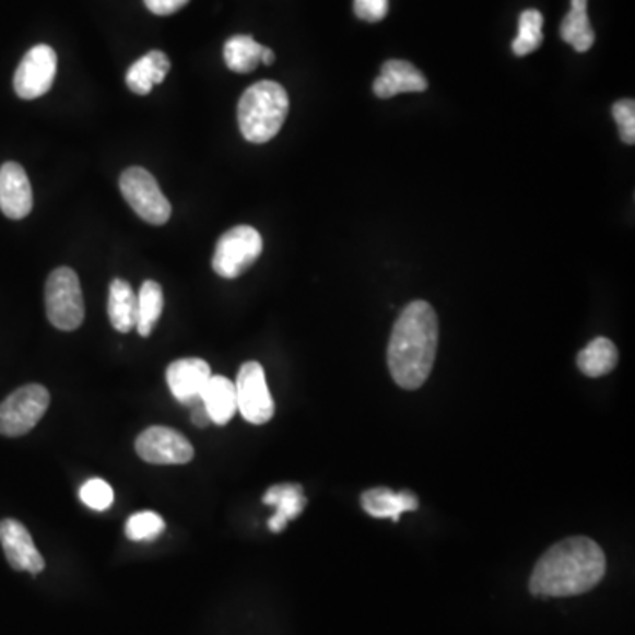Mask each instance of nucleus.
I'll list each match as a JSON object with an SVG mask.
<instances>
[{"label":"nucleus","mask_w":635,"mask_h":635,"mask_svg":"<svg viewBox=\"0 0 635 635\" xmlns=\"http://www.w3.org/2000/svg\"><path fill=\"white\" fill-rule=\"evenodd\" d=\"M169 59L166 54L160 50H152L138 59L126 74V83L129 91L134 92L137 96H146L151 94L152 89L165 82L166 74L169 73Z\"/></svg>","instance_id":"17"},{"label":"nucleus","mask_w":635,"mask_h":635,"mask_svg":"<svg viewBox=\"0 0 635 635\" xmlns=\"http://www.w3.org/2000/svg\"><path fill=\"white\" fill-rule=\"evenodd\" d=\"M274 51L270 50V48H267V46H263V50H261V64L270 66L272 62H274Z\"/></svg>","instance_id":"31"},{"label":"nucleus","mask_w":635,"mask_h":635,"mask_svg":"<svg viewBox=\"0 0 635 635\" xmlns=\"http://www.w3.org/2000/svg\"><path fill=\"white\" fill-rule=\"evenodd\" d=\"M80 499L92 510L103 513L106 508H110L111 503H114V490L103 479H91L82 485Z\"/></svg>","instance_id":"26"},{"label":"nucleus","mask_w":635,"mask_h":635,"mask_svg":"<svg viewBox=\"0 0 635 635\" xmlns=\"http://www.w3.org/2000/svg\"><path fill=\"white\" fill-rule=\"evenodd\" d=\"M138 295L124 279H114L108 293V316L115 330L128 334L137 327Z\"/></svg>","instance_id":"19"},{"label":"nucleus","mask_w":635,"mask_h":635,"mask_svg":"<svg viewBox=\"0 0 635 635\" xmlns=\"http://www.w3.org/2000/svg\"><path fill=\"white\" fill-rule=\"evenodd\" d=\"M261 251L263 238L258 230L240 224L220 238L212 258V269L224 279L240 278L260 258Z\"/></svg>","instance_id":"5"},{"label":"nucleus","mask_w":635,"mask_h":635,"mask_svg":"<svg viewBox=\"0 0 635 635\" xmlns=\"http://www.w3.org/2000/svg\"><path fill=\"white\" fill-rule=\"evenodd\" d=\"M353 10L364 22H381L389 13V0H353Z\"/></svg>","instance_id":"28"},{"label":"nucleus","mask_w":635,"mask_h":635,"mask_svg":"<svg viewBox=\"0 0 635 635\" xmlns=\"http://www.w3.org/2000/svg\"><path fill=\"white\" fill-rule=\"evenodd\" d=\"M290 97L278 82L255 83L238 101L237 119L247 142L267 143L283 128L289 117Z\"/></svg>","instance_id":"3"},{"label":"nucleus","mask_w":635,"mask_h":635,"mask_svg":"<svg viewBox=\"0 0 635 635\" xmlns=\"http://www.w3.org/2000/svg\"><path fill=\"white\" fill-rule=\"evenodd\" d=\"M120 191L124 200L146 223L165 224L172 215V205L161 191L160 184L151 172L140 166L124 169L120 175Z\"/></svg>","instance_id":"7"},{"label":"nucleus","mask_w":635,"mask_h":635,"mask_svg":"<svg viewBox=\"0 0 635 635\" xmlns=\"http://www.w3.org/2000/svg\"><path fill=\"white\" fill-rule=\"evenodd\" d=\"M163 531H165L163 517L156 513H149V510L129 517L128 525H126V536L134 542L157 539Z\"/></svg>","instance_id":"25"},{"label":"nucleus","mask_w":635,"mask_h":635,"mask_svg":"<svg viewBox=\"0 0 635 635\" xmlns=\"http://www.w3.org/2000/svg\"><path fill=\"white\" fill-rule=\"evenodd\" d=\"M425 89L427 80L424 74L407 60H387L373 83V91L379 99H390L404 92H424Z\"/></svg>","instance_id":"14"},{"label":"nucleus","mask_w":635,"mask_h":635,"mask_svg":"<svg viewBox=\"0 0 635 635\" xmlns=\"http://www.w3.org/2000/svg\"><path fill=\"white\" fill-rule=\"evenodd\" d=\"M46 315L59 330L79 329L85 318L82 286L73 269L59 267L51 272L45 289Z\"/></svg>","instance_id":"4"},{"label":"nucleus","mask_w":635,"mask_h":635,"mask_svg":"<svg viewBox=\"0 0 635 635\" xmlns=\"http://www.w3.org/2000/svg\"><path fill=\"white\" fill-rule=\"evenodd\" d=\"M138 456L151 465H186L195 457V448L179 431L154 425L138 436Z\"/></svg>","instance_id":"10"},{"label":"nucleus","mask_w":635,"mask_h":635,"mask_svg":"<svg viewBox=\"0 0 635 635\" xmlns=\"http://www.w3.org/2000/svg\"><path fill=\"white\" fill-rule=\"evenodd\" d=\"M50 407V392L43 385H25L0 402V435H27Z\"/></svg>","instance_id":"6"},{"label":"nucleus","mask_w":635,"mask_h":635,"mask_svg":"<svg viewBox=\"0 0 635 635\" xmlns=\"http://www.w3.org/2000/svg\"><path fill=\"white\" fill-rule=\"evenodd\" d=\"M0 544L14 571L31 572V574L45 571V560L34 545L33 537L16 519L0 521Z\"/></svg>","instance_id":"11"},{"label":"nucleus","mask_w":635,"mask_h":635,"mask_svg":"<svg viewBox=\"0 0 635 635\" xmlns=\"http://www.w3.org/2000/svg\"><path fill=\"white\" fill-rule=\"evenodd\" d=\"M201 404L217 425L228 424L237 413V390L234 381L224 376H212L201 393Z\"/></svg>","instance_id":"18"},{"label":"nucleus","mask_w":635,"mask_h":635,"mask_svg":"<svg viewBox=\"0 0 635 635\" xmlns=\"http://www.w3.org/2000/svg\"><path fill=\"white\" fill-rule=\"evenodd\" d=\"M544 16L537 10L522 11L519 16V34L513 43V51L517 57L530 56L533 51L539 50L540 45L544 42Z\"/></svg>","instance_id":"24"},{"label":"nucleus","mask_w":635,"mask_h":635,"mask_svg":"<svg viewBox=\"0 0 635 635\" xmlns=\"http://www.w3.org/2000/svg\"><path fill=\"white\" fill-rule=\"evenodd\" d=\"M31 180L19 163L0 166V211L10 220H23L33 211Z\"/></svg>","instance_id":"12"},{"label":"nucleus","mask_w":635,"mask_h":635,"mask_svg":"<svg viewBox=\"0 0 635 635\" xmlns=\"http://www.w3.org/2000/svg\"><path fill=\"white\" fill-rule=\"evenodd\" d=\"M438 316L425 301L410 302L390 334L387 362L393 381L404 390L421 389L435 366L438 352Z\"/></svg>","instance_id":"1"},{"label":"nucleus","mask_w":635,"mask_h":635,"mask_svg":"<svg viewBox=\"0 0 635 635\" xmlns=\"http://www.w3.org/2000/svg\"><path fill=\"white\" fill-rule=\"evenodd\" d=\"M161 313H163V289L156 281H145L138 293L137 327H134L138 334L149 338L152 330L156 329Z\"/></svg>","instance_id":"23"},{"label":"nucleus","mask_w":635,"mask_h":635,"mask_svg":"<svg viewBox=\"0 0 635 635\" xmlns=\"http://www.w3.org/2000/svg\"><path fill=\"white\" fill-rule=\"evenodd\" d=\"M618 364V348L608 338H597L577 355V367L590 378L611 373Z\"/></svg>","instance_id":"21"},{"label":"nucleus","mask_w":635,"mask_h":635,"mask_svg":"<svg viewBox=\"0 0 635 635\" xmlns=\"http://www.w3.org/2000/svg\"><path fill=\"white\" fill-rule=\"evenodd\" d=\"M263 45L252 36L230 37L224 45V62L234 73H251L261 64Z\"/></svg>","instance_id":"22"},{"label":"nucleus","mask_w":635,"mask_h":635,"mask_svg":"<svg viewBox=\"0 0 635 635\" xmlns=\"http://www.w3.org/2000/svg\"><path fill=\"white\" fill-rule=\"evenodd\" d=\"M191 421L192 424L197 425V427H207V425L211 424V416H209V413H207V410L203 408L201 402H198L195 410H192Z\"/></svg>","instance_id":"30"},{"label":"nucleus","mask_w":635,"mask_h":635,"mask_svg":"<svg viewBox=\"0 0 635 635\" xmlns=\"http://www.w3.org/2000/svg\"><path fill=\"white\" fill-rule=\"evenodd\" d=\"M235 390H237V412H240L249 424H267L274 416V399L270 396L266 371L261 364L246 362L238 371Z\"/></svg>","instance_id":"8"},{"label":"nucleus","mask_w":635,"mask_h":635,"mask_svg":"<svg viewBox=\"0 0 635 635\" xmlns=\"http://www.w3.org/2000/svg\"><path fill=\"white\" fill-rule=\"evenodd\" d=\"M211 378V366L201 358H180L166 371L169 390L183 404H198Z\"/></svg>","instance_id":"13"},{"label":"nucleus","mask_w":635,"mask_h":635,"mask_svg":"<svg viewBox=\"0 0 635 635\" xmlns=\"http://www.w3.org/2000/svg\"><path fill=\"white\" fill-rule=\"evenodd\" d=\"M364 513L376 519H392L398 522L404 513H413L419 508V499L410 491L393 493L387 487H375L366 491L361 498Z\"/></svg>","instance_id":"15"},{"label":"nucleus","mask_w":635,"mask_h":635,"mask_svg":"<svg viewBox=\"0 0 635 635\" xmlns=\"http://www.w3.org/2000/svg\"><path fill=\"white\" fill-rule=\"evenodd\" d=\"M560 34L563 42L574 46V50L579 54L590 50L595 43V31L588 16V0H571V11L563 19Z\"/></svg>","instance_id":"20"},{"label":"nucleus","mask_w":635,"mask_h":635,"mask_svg":"<svg viewBox=\"0 0 635 635\" xmlns=\"http://www.w3.org/2000/svg\"><path fill=\"white\" fill-rule=\"evenodd\" d=\"M263 503L275 508L274 516L269 519L270 531L279 533L283 531L289 522L301 516L306 507V496L304 490L298 484L272 485L263 496Z\"/></svg>","instance_id":"16"},{"label":"nucleus","mask_w":635,"mask_h":635,"mask_svg":"<svg viewBox=\"0 0 635 635\" xmlns=\"http://www.w3.org/2000/svg\"><path fill=\"white\" fill-rule=\"evenodd\" d=\"M613 117L620 129V137L626 145L635 143V101L622 99L614 103Z\"/></svg>","instance_id":"27"},{"label":"nucleus","mask_w":635,"mask_h":635,"mask_svg":"<svg viewBox=\"0 0 635 635\" xmlns=\"http://www.w3.org/2000/svg\"><path fill=\"white\" fill-rule=\"evenodd\" d=\"M56 74V50L48 45L34 46L25 54L14 73V92L22 99H37L50 91Z\"/></svg>","instance_id":"9"},{"label":"nucleus","mask_w":635,"mask_h":635,"mask_svg":"<svg viewBox=\"0 0 635 635\" xmlns=\"http://www.w3.org/2000/svg\"><path fill=\"white\" fill-rule=\"evenodd\" d=\"M605 554L588 537H571L545 551L531 572L536 597H576L593 590L605 576Z\"/></svg>","instance_id":"2"},{"label":"nucleus","mask_w":635,"mask_h":635,"mask_svg":"<svg viewBox=\"0 0 635 635\" xmlns=\"http://www.w3.org/2000/svg\"><path fill=\"white\" fill-rule=\"evenodd\" d=\"M146 10L157 16H168L183 10L184 5L189 4V0H143Z\"/></svg>","instance_id":"29"}]
</instances>
